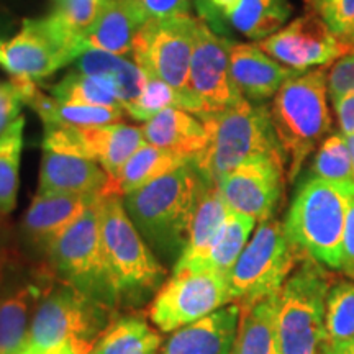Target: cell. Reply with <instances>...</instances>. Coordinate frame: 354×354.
I'll return each instance as SVG.
<instances>
[{
    "label": "cell",
    "instance_id": "obj_1",
    "mask_svg": "<svg viewBox=\"0 0 354 354\" xmlns=\"http://www.w3.org/2000/svg\"><path fill=\"white\" fill-rule=\"evenodd\" d=\"M207 184L192 161L128 194L123 203L149 248L172 258L183 253Z\"/></svg>",
    "mask_w": 354,
    "mask_h": 354
},
{
    "label": "cell",
    "instance_id": "obj_2",
    "mask_svg": "<svg viewBox=\"0 0 354 354\" xmlns=\"http://www.w3.org/2000/svg\"><path fill=\"white\" fill-rule=\"evenodd\" d=\"M202 122L207 143L194 158V165L209 184L218 185L228 172L251 159L276 158L286 162L269 105L243 99Z\"/></svg>",
    "mask_w": 354,
    "mask_h": 354
},
{
    "label": "cell",
    "instance_id": "obj_3",
    "mask_svg": "<svg viewBox=\"0 0 354 354\" xmlns=\"http://www.w3.org/2000/svg\"><path fill=\"white\" fill-rule=\"evenodd\" d=\"M328 73L305 71L282 84L272 97L271 120L286 158L287 180L294 183L304 162L331 131Z\"/></svg>",
    "mask_w": 354,
    "mask_h": 354
},
{
    "label": "cell",
    "instance_id": "obj_4",
    "mask_svg": "<svg viewBox=\"0 0 354 354\" xmlns=\"http://www.w3.org/2000/svg\"><path fill=\"white\" fill-rule=\"evenodd\" d=\"M354 185L312 176L300 185L287 212L284 230L305 258L339 271L343 238Z\"/></svg>",
    "mask_w": 354,
    "mask_h": 354
},
{
    "label": "cell",
    "instance_id": "obj_5",
    "mask_svg": "<svg viewBox=\"0 0 354 354\" xmlns=\"http://www.w3.org/2000/svg\"><path fill=\"white\" fill-rule=\"evenodd\" d=\"M100 236L120 305L154 297L167 272L127 214L123 197H102Z\"/></svg>",
    "mask_w": 354,
    "mask_h": 354
},
{
    "label": "cell",
    "instance_id": "obj_6",
    "mask_svg": "<svg viewBox=\"0 0 354 354\" xmlns=\"http://www.w3.org/2000/svg\"><path fill=\"white\" fill-rule=\"evenodd\" d=\"M113 310L63 282L50 284L39 300L26 348L46 349L69 344L88 354L112 323Z\"/></svg>",
    "mask_w": 354,
    "mask_h": 354
},
{
    "label": "cell",
    "instance_id": "obj_7",
    "mask_svg": "<svg viewBox=\"0 0 354 354\" xmlns=\"http://www.w3.org/2000/svg\"><path fill=\"white\" fill-rule=\"evenodd\" d=\"M100 201L88 207L57 238L46 253L48 266L39 271L109 307L117 308L120 299L100 236Z\"/></svg>",
    "mask_w": 354,
    "mask_h": 354
},
{
    "label": "cell",
    "instance_id": "obj_8",
    "mask_svg": "<svg viewBox=\"0 0 354 354\" xmlns=\"http://www.w3.org/2000/svg\"><path fill=\"white\" fill-rule=\"evenodd\" d=\"M330 277L322 264L304 259L276 294L282 354H323Z\"/></svg>",
    "mask_w": 354,
    "mask_h": 354
},
{
    "label": "cell",
    "instance_id": "obj_9",
    "mask_svg": "<svg viewBox=\"0 0 354 354\" xmlns=\"http://www.w3.org/2000/svg\"><path fill=\"white\" fill-rule=\"evenodd\" d=\"M300 259H307L287 236L276 218L261 221L228 274L232 304L251 307L276 295Z\"/></svg>",
    "mask_w": 354,
    "mask_h": 354
},
{
    "label": "cell",
    "instance_id": "obj_10",
    "mask_svg": "<svg viewBox=\"0 0 354 354\" xmlns=\"http://www.w3.org/2000/svg\"><path fill=\"white\" fill-rule=\"evenodd\" d=\"M197 17L190 13L151 17L133 43L130 57L148 76L183 94L189 112L187 81L197 39Z\"/></svg>",
    "mask_w": 354,
    "mask_h": 354
},
{
    "label": "cell",
    "instance_id": "obj_11",
    "mask_svg": "<svg viewBox=\"0 0 354 354\" xmlns=\"http://www.w3.org/2000/svg\"><path fill=\"white\" fill-rule=\"evenodd\" d=\"M86 53L81 41L73 38L48 13L39 19H25L21 30L12 38H0V68L12 77H50L56 71Z\"/></svg>",
    "mask_w": 354,
    "mask_h": 354
},
{
    "label": "cell",
    "instance_id": "obj_12",
    "mask_svg": "<svg viewBox=\"0 0 354 354\" xmlns=\"http://www.w3.org/2000/svg\"><path fill=\"white\" fill-rule=\"evenodd\" d=\"M228 304V276L214 269H180L166 279L146 313L159 331L172 333Z\"/></svg>",
    "mask_w": 354,
    "mask_h": 354
},
{
    "label": "cell",
    "instance_id": "obj_13",
    "mask_svg": "<svg viewBox=\"0 0 354 354\" xmlns=\"http://www.w3.org/2000/svg\"><path fill=\"white\" fill-rule=\"evenodd\" d=\"M230 44L232 39L215 33L198 19L196 48L189 68L187 99L189 112L201 120L245 99L230 73Z\"/></svg>",
    "mask_w": 354,
    "mask_h": 354
},
{
    "label": "cell",
    "instance_id": "obj_14",
    "mask_svg": "<svg viewBox=\"0 0 354 354\" xmlns=\"http://www.w3.org/2000/svg\"><path fill=\"white\" fill-rule=\"evenodd\" d=\"M145 143L141 128L118 122L94 127H44L43 149L91 159L113 179Z\"/></svg>",
    "mask_w": 354,
    "mask_h": 354
},
{
    "label": "cell",
    "instance_id": "obj_15",
    "mask_svg": "<svg viewBox=\"0 0 354 354\" xmlns=\"http://www.w3.org/2000/svg\"><path fill=\"white\" fill-rule=\"evenodd\" d=\"M258 44L277 63L297 73H305L317 66L323 68L351 55L349 51L354 50V44L331 32L318 13L299 17Z\"/></svg>",
    "mask_w": 354,
    "mask_h": 354
},
{
    "label": "cell",
    "instance_id": "obj_16",
    "mask_svg": "<svg viewBox=\"0 0 354 354\" xmlns=\"http://www.w3.org/2000/svg\"><path fill=\"white\" fill-rule=\"evenodd\" d=\"M286 162L276 158H258L243 162L218 183L228 209L256 221L272 218L286 183Z\"/></svg>",
    "mask_w": 354,
    "mask_h": 354
},
{
    "label": "cell",
    "instance_id": "obj_17",
    "mask_svg": "<svg viewBox=\"0 0 354 354\" xmlns=\"http://www.w3.org/2000/svg\"><path fill=\"white\" fill-rule=\"evenodd\" d=\"M100 198L37 192L21 221V238L35 253L46 256L57 238Z\"/></svg>",
    "mask_w": 354,
    "mask_h": 354
},
{
    "label": "cell",
    "instance_id": "obj_18",
    "mask_svg": "<svg viewBox=\"0 0 354 354\" xmlns=\"http://www.w3.org/2000/svg\"><path fill=\"white\" fill-rule=\"evenodd\" d=\"M230 73L240 94L258 104L272 99L287 79L299 74L277 63L261 50L258 43H238L233 39L230 44Z\"/></svg>",
    "mask_w": 354,
    "mask_h": 354
},
{
    "label": "cell",
    "instance_id": "obj_19",
    "mask_svg": "<svg viewBox=\"0 0 354 354\" xmlns=\"http://www.w3.org/2000/svg\"><path fill=\"white\" fill-rule=\"evenodd\" d=\"M240 315V305H225L210 315L172 331L159 354H230Z\"/></svg>",
    "mask_w": 354,
    "mask_h": 354
},
{
    "label": "cell",
    "instance_id": "obj_20",
    "mask_svg": "<svg viewBox=\"0 0 354 354\" xmlns=\"http://www.w3.org/2000/svg\"><path fill=\"white\" fill-rule=\"evenodd\" d=\"M109 174L91 159L44 151L39 167L38 194H73L105 197Z\"/></svg>",
    "mask_w": 354,
    "mask_h": 354
},
{
    "label": "cell",
    "instance_id": "obj_21",
    "mask_svg": "<svg viewBox=\"0 0 354 354\" xmlns=\"http://www.w3.org/2000/svg\"><path fill=\"white\" fill-rule=\"evenodd\" d=\"M151 17L138 0H104L92 28L84 35L86 50L130 56L136 35Z\"/></svg>",
    "mask_w": 354,
    "mask_h": 354
},
{
    "label": "cell",
    "instance_id": "obj_22",
    "mask_svg": "<svg viewBox=\"0 0 354 354\" xmlns=\"http://www.w3.org/2000/svg\"><path fill=\"white\" fill-rule=\"evenodd\" d=\"M19 88L21 100L28 105L35 113L41 118L44 127H94L118 123L125 117V110L122 109H105V107H88V105L66 104L46 95L37 86V82L30 79L12 77Z\"/></svg>",
    "mask_w": 354,
    "mask_h": 354
},
{
    "label": "cell",
    "instance_id": "obj_23",
    "mask_svg": "<svg viewBox=\"0 0 354 354\" xmlns=\"http://www.w3.org/2000/svg\"><path fill=\"white\" fill-rule=\"evenodd\" d=\"M43 282H26L0 292V354H19L28 344L30 326L50 276Z\"/></svg>",
    "mask_w": 354,
    "mask_h": 354
},
{
    "label": "cell",
    "instance_id": "obj_24",
    "mask_svg": "<svg viewBox=\"0 0 354 354\" xmlns=\"http://www.w3.org/2000/svg\"><path fill=\"white\" fill-rule=\"evenodd\" d=\"M76 69L107 86L122 102L123 110L131 109L145 88L146 73L131 57L87 50L74 61Z\"/></svg>",
    "mask_w": 354,
    "mask_h": 354
},
{
    "label": "cell",
    "instance_id": "obj_25",
    "mask_svg": "<svg viewBox=\"0 0 354 354\" xmlns=\"http://www.w3.org/2000/svg\"><path fill=\"white\" fill-rule=\"evenodd\" d=\"M228 205L221 197L218 185L207 184L189 227L187 240L179 254L174 271L180 269H203L207 254L214 245L216 234L228 215Z\"/></svg>",
    "mask_w": 354,
    "mask_h": 354
},
{
    "label": "cell",
    "instance_id": "obj_26",
    "mask_svg": "<svg viewBox=\"0 0 354 354\" xmlns=\"http://www.w3.org/2000/svg\"><path fill=\"white\" fill-rule=\"evenodd\" d=\"M145 141L158 148L196 158L205 148L207 130L201 118L180 109H166L141 127Z\"/></svg>",
    "mask_w": 354,
    "mask_h": 354
},
{
    "label": "cell",
    "instance_id": "obj_27",
    "mask_svg": "<svg viewBox=\"0 0 354 354\" xmlns=\"http://www.w3.org/2000/svg\"><path fill=\"white\" fill-rule=\"evenodd\" d=\"M192 161V158L184 156V154L145 143L131 154V158L123 165L120 172L113 179H109L105 196L127 197L128 194L145 187L159 177L166 176L167 172L189 165Z\"/></svg>",
    "mask_w": 354,
    "mask_h": 354
},
{
    "label": "cell",
    "instance_id": "obj_28",
    "mask_svg": "<svg viewBox=\"0 0 354 354\" xmlns=\"http://www.w3.org/2000/svg\"><path fill=\"white\" fill-rule=\"evenodd\" d=\"M230 354H282L279 343L276 295L241 308Z\"/></svg>",
    "mask_w": 354,
    "mask_h": 354
},
{
    "label": "cell",
    "instance_id": "obj_29",
    "mask_svg": "<svg viewBox=\"0 0 354 354\" xmlns=\"http://www.w3.org/2000/svg\"><path fill=\"white\" fill-rule=\"evenodd\" d=\"M162 338L140 317H123L110 323L88 354H159Z\"/></svg>",
    "mask_w": 354,
    "mask_h": 354
},
{
    "label": "cell",
    "instance_id": "obj_30",
    "mask_svg": "<svg viewBox=\"0 0 354 354\" xmlns=\"http://www.w3.org/2000/svg\"><path fill=\"white\" fill-rule=\"evenodd\" d=\"M292 15L287 0H240L230 15V26L254 41H263L284 28Z\"/></svg>",
    "mask_w": 354,
    "mask_h": 354
},
{
    "label": "cell",
    "instance_id": "obj_31",
    "mask_svg": "<svg viewBox=\"0 0 354 354\" xmlns=\"http://www.w3.org/2000/svg\"><path fill=\"white\" fill-rule=\"evenodd\" d=\"M354 338V282L342 281L330 287L326 297L323 354H335Z\"/></svg>",
    "mask_w": 354,
    "mask_h": 354
},
{
    "label": "cell",
    "instance_id": "obj_32",
    "mask_svg": "<svg viewBox=\"0 0 354 354\" xmlns=\"http://www.w3.org/2000/svg\"><path fill=\"white\" fill-rule=\"evenodd\" d=\"M254 225L256 220L251 216L230 210L207 254L203 269H214L216 272L228 276L248 245Z\"/></svg>",
    "mask_w": 354,
    "mask_h": 354
},
{
    "label": "cell",
    "instance_id": "obj_33",
    "mask_svg": "<svg viewBox=\"0 0 354 354\" xmlns=\"http://www.w3.org/2000/svg\"><path fill=\"white\" fill-rule=\"evenodd\" d=\"M25 118L20 115L0 135V214L10 215L17 205Z\"/></svg>",
    "mask_w": 354,
    "mask_h": 354
},
{
    "label": "cell",
    "instance_id": "obj_34",
    "mask_svg": "<svg viewBox=\"0 0 354 354\" xmlns=\"http://www.w3.org/2000/svg\"><path fill=\"white\" fill-rule=\"evenodd\" d=\"M50 94L57 100L66 102V104L123 110L122 102L107 86H104L91 76H86L77 69L68 73L59 82L51 86Z\"/></svg>",
    "mask_w": 354,
    "mask_h": 354
},
{
    "label": "cell",
    "instance_id": "obj_35",
    "mask_svg": "<svg viewBox=\"0 0 354 354\" xmlns=\"http://www.w3.org/2000/svg\"><path fill=\"white\" fill-rule=\"evenodd\" d=\"M313 176L330 180V183L354 185V165L346 136L331 135L323 141L315 154L312 166Z\"/></svg>",
    "mask_w": 354,
    "mask_h": 354
},
{
    "label": "cell",
    "instance_id": "obj_36",
    "mask_svg": "<svg viewBox=\"0 0 354 354\" xmlns=\"http://www.w3.org/2000/svg\"><path fill=\"white\" fill-rule=\"evenodd\" d=\"M102 6L104 0H53L50 15L66 33L84 44V35L95 24Z\"/></svg>",
    "mask_w": 354,
    "mask_h": 354
},
{
    "label": "cell",
    "instance_id": "obj_37",
    "mask_svg": "<svg viewBox=\"0 0 354 354\" xmlns=\"http://www.w3.org/2000/svg\"><path fill=\"white\" fill-rule=\"evenodd\" d=\"M166 109L185 110V100L183 94H179L171 86H167L166 82L146 74L143 92H141L140 99L135 102V105L127 110V115L131 117L133 120L148 122L149 118H153L154 115Z\"/></svg>",
    "mask_w": 354,
    "mask_h": 354
},
{
    "label": "cell",
    "instance_id": "obj_38",
    "mask_svg": "<svg viewBox=\"0 0 354 354\" xmlns=\"http://www.w3.org/2000/svg\"><path fill=\"white\" fill-rule=\"evenodd\" d=\"M317 13L338 37L349 39L354 35V0H318Z\"/></svg>",
    "mask_w": 354,
    "mask_h": 354
},
{
    "label": "cell",
    "instance_id": "obj_39",
    "mask_svg": "<svg viewBox=\"0 0 354 354\" xmlns=\"http://www.w3.org/2000/svg\"><path fill=\"white\" fill-rule=\"evenodd\" d=\"M240 0H194L198 19L205 21L215 33L227 37L230 30V15Z\"/></svg>",
    "mask_w": 354,
    "mask_h": 354
},
{
    "label": "cell",
    "instance_id": "obj_40",
    "mask_svg": "<svg viewBox=\"0 0 354 354\" xmlns=\"http://www.w3.org/2000/svg\"><path fill=\"white\" fill-rule=\"evenodd\" d=\"M7 216L0 214V287L21 263L20 246Z\"/></svg>",
    "mask_w": 354,
    "mask_h": 354
},
{
    "label": "cell",
    "instance_id": "obj_41",
    "mask_svg": "<svg viewBox=\"0 0 354 354\" xmlns=\"http://www.w3.org/2000/svg\"><path fill=\"white\" fill-rule=\"evenodd\" d=\"M328 94L331 99L354 94V53L335 61L328 71Z\"/></svg>",
    "mask_w": 354,
    "mask_h": 354
},
{
    "label": "cell",
    "instance_id": "obj_42",
    "mask_svg": "<svg viewBox=\"0 0 354 354\" xmlns=\"http://www.w3.org/2000/svg\"><path fill=\"white\" fill-rule=\"evenodd\" d=\"M24 100L15 82L0 81V135L20 117Z\"/></svg>",
    "mask_w": 354,
    "mask_h": 354
},
{
    "label": "cell",
    "instance_id": "obj_43",
    "mask_svg": "<svg viewBox=\"0 0 354 354\" xmlns=\"http://www.w3.org/2000/svg\"><path fill=\"white\" fill-rule=\"evenodd\" d=\"M149 17H171L190 13L194 0H138Z\"/></svg>",
    "mask_w": 354,
    "mask_h": 354
},
{
    "label": "cell",
    "instance_id": "obj_44",
    "mask_svg": "<svg viewBox=\"0 0 354 354\" xmlns=\"http://www.w3.org/2000/svg\"><path fill=\"white\" fill-rule=\"evenodd\" d=\"M339 271L354 281V197L348 207L346 227H344L343 238V263Z\"/></svg>",
    "mask_w": 354,
    "mask_h": 354
},
{
    "label": "cell",
    "instance_id": "obj_45",
    "mask_svg": "<svg viewBox=\"0 0 354 354\" xmlns=\"http://www.w3.org/2000/svg\"><path fill=\"white\" fill-rule=\"evenodd\" d=\"M333 109L338 117L339 128L343 135H353L354 133V94H348L343 97L331 99Z\"/></svg>",
    "mask_w": 354,
    "mask_h": 354
},
{
    "label": "cell",
    "instance_id": "obj_46",
    "mask_svg": "<svg viewBox=\"0 0 354 354\" xmlns=\"http://www.w3.org/2000/svg\"><path fill=\"white\" fill-rule=\"evenodd\" d=\"M19 354H77V353L74 351V348L69 346V344H63V346L46 349V351H41V349L26 348L25 351H21V353H19Z\"/></svg>",
    "mask_w": 354,
    "mask_h": 354
},
{
    "label": "cell",
    "instance_id": "obj_47",
    "mask_svg": "<svg viewBox=\"0 0 354 354\" xmlns=\"http://www.w3.org/2000/svg\"><path fill=\"white\" fill-rule=\"evenodd\" d=\"M335 354H354V338L346 344V346H343L339 351H336Z\"/></svg>",
    "mask_w": 354,
    "mask_h": 354
},
{
    "label": "cell",
    "instance_id": "obj_48",
    "mask_svg": "<svg viewBox=\"0 0 354 354\" xmlns=\"http://www.w3.org/2000/svg\"><path fill=\"white\" fill-rule=\"evenodd\" d=\"M344 136H346V143L349 146V151H351L353 165H354V133H353V135H344Z\"/></svg>",
    "mask_w": 354,
    "mask_h": 354
},
{
    "label": "cell",
    "instance_id": "obj_49",
    "mask_svg": "<svg viewBox=\"0 0 354 354\" xmlns=\"http://www.w3.org/2000/svg\"><path fill=\"white\" fill-rule=\"evenodd\" d=\"M307 2L310 3V6H313V7H315V3L318 2V0H307Z\"/></svg>",
    "mask_w": 354,
    "mask_h": 354
},
{
    "label": "cell",
    "instance_id": "obj_50",
    "mask_svg": "<svg viewBox=\"0 0 354 354\" xmlns=\"http://www.w3.org/2000/svg\"><path fill=\"white\" fill-rule=\"evenodd\" d=\"M349 41H351V43L354 44V35H353V37H351V38H349Z\"/></svg>",
    "mask_w": 354,
    "mask_h": 354
}]
</instances>
